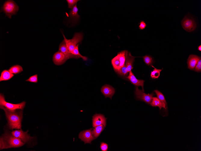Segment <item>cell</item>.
Listing matches in <instances>:
<instances>
[{
    "label": "cell",
    "instance_id": "cell-19",
    "mask_svg": "<svg viewBox=\"0 0 201 151\" xmlns=\"http://www.w3.org/2000/svg\"><path fill=\"white\" fill-rule=\"evenodd\" d=\"M14 76V74L11 73L9 71L5 70L1 72L0 77V81L8 80Z\"/></svg>",
    "mask_w": 201,
    "mask_h": 151
},
{
    "label": "cell",
    "instance_id": "cell-11",
    "mask_svg": "<svg viewBox=\"0 0 201 151\" xmlns=\"http://www.w3.org/2000/svg\"><path fill=\"white\" fill-rule=\"evenodd\" d=\"M92 129L83 131L79 135V138L83 141L85 143H91L92 140L95 139L91 133Z\"/></svg>",
    "mask_w": 201,
    "mask_h": 151
},
{
    "label": "cell",
    "instance_id": "cell-17",
    "mask_svg": "<svg viewBox=\"0 0 201 151\" xmlns=\"http://www.w3.org/2000/svg\"><path fill=\"white\" fill-rule=\"evenodd\" d=\"M131 82L137 86H141L142 87V91L144 92L143 86L144 80H143L137 79L134 75L132 72H129V75L127 77Z\"/></svg>",
    "mask_w": 201,
    "mask_h": 151
},
{
    "label": "cell",
    "instance_id": "cell-20",
    "mask_svg": "<svg viewBox=\"0 0 201 151\" xmlns=\"http://www.w3.org/2000/svg\"><path fill=\"white\" fill-rule=\"evenodd\" d=\"M78 8L76 5L71 9L69 14V16L72 18L74 21H76L79 20L80 16L78 14Z\"/></svg>",
    "mask_w": 201,
    "mask_h": 151
},
{
    "label": "cell",
    "instance_id": "cell-4",
    "mask_svg": "<svg viewBox=\"0 0 201 151\" xmlns=\"http://www.w3.org/2000/svg\"><path fill=\"white\" fill-rule=\"evenodd\" d=\"M2 9L6 15L11 18L18 10L19 7L13 1L8 0L4 3Z\"/></svg>",
    "mask_w": 201,
    "mask_h": 151
},
{
    "label": "cell",
    "instance_id": "cell-27",
    "mask_svg": "<svg viewBox=\"0 0 201 151\" xmlns=\"http://www.w3.org/2000/svg\"><path fill=\"white\" fill-rule=\"evenodd\" d=\"M145 63L148 65L151 64L153 62V59L150 56L146 55L143 57Z\"/></svg>",
    "mask_w": 201,
    "mask_h": 151
},
{
    "label": "cell",
    "instance_id": "cell-12",
    "mask_svg": "<svg viewBox=\"0 0 201 151\" xmlns=\"http://www.w3.org/2000/svg\"><path fill=\"white\" fill-rule=\"evenodd\" d=\"M67 59L65 55L59 51L55 53L53 57V61L54 63L57 65L62 64Z\"/></svg>",
    "mask_w": 201,
    "mask_h": 151
},
{
    "label": "cell",
    "instance_id": "cell-5",
    "mask_svg": "<svg viewBox=\"0 0 201 151\" xmlns=\"http://www.w3.org/2000/svg\"><path fill=\"white\" fill-rule=\"evenodd\" d=\"M125 53L126 50L122 51L112 59L111 63L116 72L122 67L125 64Z\"/></svg>",
    "mask_w": 201,
    "mask_h": 151
},
{
    "label": "cell",
    "instance_id": "cell-14",
    "mask_svg": "<svg viewBox=\"0 0 201 151\" xmlns=\"http://www.w3.org/2000/svg\"><path fill=\"white\" fill-rule=\"evenodd\" d=\"M101 92L106 97H109L111 99L114 94V89L109 85L106 84L103 86L101 88Z\"/></svg>",
    "mask_w": 201,
    "mask_h": 151
},
{
    "label": "cell",
    "instance_id": "cell-7",
    "mask_svg": "<svg viewBox=\"0 0 201 151\" xmlns=\"http://www.w3.org/2000/svg\"><path fill=\"white\" fill-rule=\"evenodd\" d=\"M28 131L24 132L21 129L12 131L11 134L15 137L20 139L24 143L31 141L33 137L28 134Z\"/></svg>",
    "mask_w": 201,
    "mask_h": 151
},
{
    "label": "cell",
    "instance_id": "cell-30",
    "mask_svg": "<svg viewBox=\"0 0 201 151\" xmlns=\"http://www.w3.org/2000/svg\"><path fill=\"white\" fill-rule=\"evenodd\" d=\"M195 71L200 72L201 71V59L199 61L194 68Z\"/></svg>",
    "mask_w": 201,
    "mask_h": 151
},
{
    "label": "cell",
    "instance_id": "cell-2",
    "mask_svg": "<svg viewBox=\"0 0 201 151\" xmlns=\"http://www.w3.org/2000/svg\"><path fill=\"white\" fill-rule=\"evenodd\" d=\"M24 143L20 139L11 134L6 133L0 137V149L19 147L23 146Z\"/></svg>",
    "mask_w": 201,
    "mask_h": 151
},
{
    "label": "cell",
    "instance_id": "cell-32",
    "mask_svg": "<svg viewBox=\"0 0 201 151\" xmlns=\"http://www.w3.org/2000/svg\"><path fill=\"white\" fill-rule=\"evenodd\" d=\"M147 26L145 22L144 21L142 20L140 23L139 27L140 30H143Z\"/></svg>",
    "mask_w": 201,
    "mask_h": 151
},
{
    "label": "cell",
    "instance_id": "cell-1",
    "mask_svg": "<svg viewBox=\"0 0 201 151\" xmlns=\"http://www.w3.org/2000/svg\"><path fill=\"white\" fill-rule=\"evenodd\" d=\"M0 108L3 109L5 112L9 129L11 130L21 129L23 118V111L21 110H10L2 106H0Z\"/></svg>",
    "mask_w": 201,
    "mask_h": 151
},
{
    "label": "cell",
    "instance_id": "cell-24",
    "mask_svg": "<svg viewBox=\"0 0 201 151\" xmlns=\"http://www.w3.org/2000/svg\"><path fill=\"white\" fill-rule=\"evenodd\" d=\"M79 44H78L74 50L72 52H71V53L73 54L78 56L80 58H81L83 59V60L85 61L87 60L88 59L87 57L85 56H83L80 53L79 51Z\"/></svg>",
    "mask_w": 201,
    "mask_h": 151
},
{
    "label": "cell",
    "instance_id": "cell-15",
    "mask_svg": "<svg viewBox=\"0 0 201 151\" xmlns=\"http://www.w3.org/2000/svg\"><path fill=\"white\" fill-rule=\"evenodd\" d=\"M200 59V57L197 55H190L187 61L188 68L191 70H193L197 62Z\"/></svg>",
    "mask_w": 201,
    "mask_h": 151
},
{
    "label": "cell",
    "instance_id": "cell-18",
    "mask_svg": "<svg viewBox=\"0 0 201 151\" xmlns=\"http://www.w3.org/2000/svg\"><path fill=\"white\" fill-rule=\"evenodd\" d=\"M150 104L153 106H158L160 110L162 108L166 109V105L165 104L159 100L156 97H153Z\"/></svg>",
    "mask_w": 201,
    "mask_h": 151
},
{
    "label": "cell",
    "instance_id": "cell-31",
    "mask_svg": "<svg viewBox=\"0 0 201 151\" xmlns=\"http://www.w3.org/2000/svg\"><path fill=\"white\" fill-rule=\"evenodd\" d=\"M100 148L102 151H107L108 148V145L103 142L101 143Z\"/></svg>",
    "mask_w": 201,
    "mask_h": 151
},
{
    "label": "cell",
    "instance_id": "cell-22",
    "mask_svg": "<svg viewBox=\"0 0 201 151\" xmlns=\"http://www.w3.org/2000/svg\"><path fill=\"white\" fill-rule=\"evenodd\" d=\"M8 71L12 74H17L22 71L23 69L21 66L16 65L11 67Z\"/></svg>",
    "mask_w": 201,
    "mask_h": 151
},
{
    "label": "cell",
    "instance_id": "cell-29",
    "mask_svg": "<svg viewBox=\"0 0 201 151\" xmlns=\"http://www.w3.org/2000/svg\"><path fill=\"white\" fill-rule=\"evenodd\" d=\"M26 81L31 82L37 83L38 82V75L35 74L30 77L29 79L26 80Z\"/></svg>",
    "mask_w": 201,
    "mask_h": 151
},
{
    "label": "cell",
    "instance_id": "cell-26",
    "mask_svg": "<svg viewBox=\"0 0 201 151\" xmlns=\"http://www.w3.org/2000/svg\"><path fill=\"white\" fill-rule=\"evenodd\" d=\"M116 72L121 76L125 75L128 72L125 64L122 67L117 70Z\"/></svg>",
    "mask_w": 201,
    "mask_h": 151
},
{
    "label": "cell",
    "instance_id": "cell-13",
    "mask_svg": "<svg viewBox=\"0 0 201 151\" xmlns=\"http://www.w3.org/2000/svg\"><path fill=\"white\" fill-rule=\"evenodd\" d=\"M106 119L104 116L101 114H96L93 117L92 125L93 127L103 125L104 127L106 125Z\"/></svg>",
    "mask_w": 201,
    "mask_h": 151
},
{
    "label": "cell",
    "instance_id": "cell-9",
    "mask_svg": "<svg viewBox=\"0 0 201 151\" xmlns=\"http://www.w3.org/2000/svg\"><path fill=\"white\" fill-rule=\"evenodd\" d=\"M135 93L138 99L142 100L148 104H150L151 102L154 94L153 93H145L141 90L139 89L138 87H136Z\"/></svg>",
    "mask_w": 201,
    "mask_h": 151
},
{
    "label": "cell",
    "instance_id": "cell-25",
    "mask_svg": "<svg viewBox=\"0 0 201 151\" xmlns=\"http://www.w3.org/2000/svg\"><path fill=\"white\" fill-rule=\"evenodd\" d=\"M157 95V98L161 102L164 103L166 105H167L166 102L163 94L160 91L157 90L154 91Z\"/></svg>",
    "mask_w": 201,
    "mask_h": 151
},
{
    "label": "cell",
    "instance_id": "cell-8",
    "mask_svg": "<svg viewBox=\"0 0 201 151\" xmlns=\"http://www.w3.org/2000/svg\"><path fill=\"white\" fill-rule=\"evenodd\" d=\"M181 24L183 28L188 32L193 31L196 27V23L194 20L187 17L183 19Z\"/></svg>",
    "mask_w": 201,
    "mask_h": 151
},
{
    "label": "cell",
    "instance_id": "cell-16",
    "mask_svg": "<svg viewBox=\"0 0 201 151\" xmlns=\"http://www.w3.org/2000/svg\"><path fill=\"white\" fill-rule=\"evenodd\" d=\"M135 57L132 56L130 52L126 51L125 62L128 72L131 71L133 68V64L134 61Z\"/></svg>",
    "mask_w": 201,
    "mask_h": 151
},
{
    "label": "cell",
    "instance_id": "cell-28",
    "mask_svg": "<svg viewBox=\"0 0 201 151\" xmlns=\"http://www.w3.org/2000/svg\"><path fill=\"white\" fill-rule=\"evenodd\" d=\"M68 6V8L72 9L79 0H67Z\"/></svg>",
    "mask_w": 201,
    "mask_h": 151
},
{
    "label": "cell",
    "instance_id": "cell-6",
    "mask_svg": "<svg viewBox=\"0 0 201 151\" xmlns=\"http://www.w3.org/2000/svg\"><path fill=\"white\" fill-rule=\"evenodd\" d=\"M26 104V102L25 101L17 104H12L7 102L5 100L4 96L0 93V106H4L10 110H23L25 107Z\"/></svg>",
    "mask_w": 201,
    "mask_h": 151
},
{
    "label": "cell",
    "instance_id": "cell-10",
    "mask_svg": "<svg viewBox=\"0 0 201 151\" xmlns=\"http://www.w3.org/2000/svg\"><path fill=\"white\" fill-rule=\"evenodd\" d=\"M59 51L63 53L68 59L70 58L78 59L80 58L78 56L73 54L68 51L67 46L64 39L59 45Z\"/></svg>",
    "mask_w": 201,
    "mask_h": 151
},
{
    "label": "cell",
    "instance_id": "cell-3",
    "mask_svg": "<svg viewBox=\"0 0 201 151\" xmlns=\"http://www.w3.org/2000/svg\"><path fill=\"white\" fill-rule=\"evenodd\" d=\"M63 35L68 50L70 52L74 50L78 43L81 42L83 39V35L81 33H75L71 39H67L63 34Z\"/></svg>",
    "mask_w": 201,
    "mask_h": 151
},
{
    "label": "cell",
    "instance_id": "cell-33",
    "mask_svg": "<svg viewBox=\"0 0 201 151\" xmlns=\"http://www.w3.org/2000/svg\"><path fill=\"white\" fill-rule=\"evenodd\" d=\"M198 49L200 51H201V45H200V46H199L198 47Z\"/></svg>",
    "mask_w": 201,
    "mask_h": 151
},
{
    "label": "cell",
    "instance_id": "cell-23",
    "mask_svg": "<svg viewBox=\"0 0 201 151\" xmlns=\"http://www.w3.org/2000/svg\"><path fill=\"white\" fill-rule=\"evenodd\" d=\"M151 66L154 68V69L151 72V77L153 79H157L160 75V72L161 71L162 69H157L153 65H151Z\"/></svg>",
    "mask_w": 201,
    "mask_h": 151
},
{
    "label": "cell",
    "instance_id": "cell-21",
    "mask_svg": "<svg viewBox=\"0 0 201 151\" xmlns=\"http://www.w3.org/2000/svg\"><path fill=\"white\" fill-rule=\"evenodd\" d=\"M104 127L102 124L95 127V128L91 131V134L93 137L95 138L97 137L104 129Z\"/></svg>",
    "mask_w": 201,
    "mask_h": 151
}]
</instances>
